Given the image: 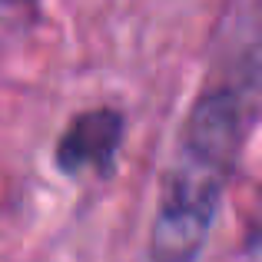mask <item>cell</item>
<instances>
[{
    "label": "cell",
    "instance_id": "3",
    "mask_svg": "<svg viewBox=\"0 0 262 262\" xmlns=\"http://www.w3.org/2000/svg\"><path fill=\"white\" fill-rule=\"evenodd\" d=\"M236 262H262V196H259L256 209H252V216H249L246 239H243V246H239Z\"/></svg>",
    "mask_w": 262,
    "mask_h": 262
},
{
    "label": "cell",
    "instance_id": "2",
    "mask_svg": "<svg viewBox=\"0 0 262 262\" xmlns=\"http://www.w3.org/2000/svg\"><path fill=\"white\" fill-rule=\"evenodd\" d=\"M126 140V113L120 106H90L63 126L53 146V169L63 179L113 173Z\"/></svg>",
    "mask_w": 262,
    "mask_h": 262
},
{
    "label": "cell",
    "instance_id": "4",
    "mask_svg": "<svg viewBox=\"0 0 262 262\" xmlns=\"http://www.w3.org/2000/svg\"><path fill=\"white\" fill-rule=\"evenodd\" d=\"M13 7H37V0H7V10H13Z\"/></svg>",
    "mask_w": 262,
    "mask_h": 262
},
{
    "label": "cell",
    "instance_id": "1",
    "mask_svg": "<svg viewBox=\"0 0 262 262\" xmlns=\"http://www.w3.org/2000/svg\"><path fill=\"white\" fill-rule=\"evenodd\" d=\"M259 113L262 50H243L229 70L199 90L186 113L183 133L160 176L149 262H199Z\"/></svg>",
    "mask_w": 262,
    "mask_h": 262
}]
</instances>
